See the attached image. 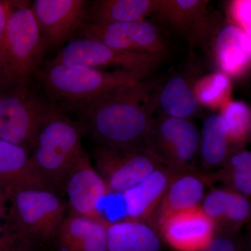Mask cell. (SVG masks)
I'll list each match as a JSON object with an SVG mask.
<instances>
[{"instance_id":"cell-3","label":"cell","mask_w":251,"mask_h":251,"mask_svg":"<svg viewBox=\"0 0 251 251\" xmlns=\"http://www.w3.org/2000/svg\"><path fill=\"white\" fill-rule=\"evenodd\" d=\"M149 73L102 69L50 62L39 69L48 99L59 111L78 112L94 100L148 76Z\"/></svg>"},{"instance_id":"cell-1","label":"cell","mask_w":251,"mask_h":251,"mask_svg":"<svg viewBox=\"0 0 251 251\" xmlns=\"http://www.w3.org/2000/svg\"><path fill=\"white\" fill-rule=\"evenodd\" d=\"M158 92L146 78L125 86L81 109L80 122L99 146L139 147L158 109Z\"/></svg>"},{"instance_id":"cell-26","label":"cell","mask_w":251,"mask_h":251,"mask_svg":"<svg viewBox=\"0 0 251 251\" xmlns=\"http://www.w3.org/2000/svg\"><path fill=\"white\" fill-rule=\"evenodd\" d=\"M224 164L229 182L236 192L244 196L251 193V153L246 150H239L229 152Z\"/></svg>"},{"instance_id":"cell-5","label":"cell","mask_w":251,"mask_h":251,"mask_svg":"<svg viewBox=\"0 0 251 251\" xmlns=\"http://www.w3.org/2000/svg\"><path fill=\"white\" fill-rule=\"evenodd\" d=\"M46 51L30 6L13 1L0 44V82L11 90L29 87Z\"/></svg>"},{"instance_id":"cell-15","label":"cell","mask_w":251,"mask_h":251,"mask_svg":"<svg viewBox=\"0 0 251 251\" xmlns=\"http://www.w3.org/2000/svg\"><path fill=\"white\" fill-rule=\"evenodd\" d=\"M163 237L177 251H201L214 237L215 221L200 206L162 220Z\"/></svg>"},{"instance_id":"cell-18","label":"cell","mask_w":251,"mask_h":251,"mask_svg":"<svg viewBox=\"0 0 251 251\" xmlns=\"http://www.w3.org/2000/svg\"><path fill=\"white\" fill-rule=\"evenodd\" d=\"M156 0H95L87 1L85 23L105 25L140 22L153 15Z\"/></svg>"},{"instance_id":"cell-17","label":"cell","mask_w":251,"mask_h":251,"mask_svg":"<svg viewBox=\"0 0 251 251\" xmlns=\"http://www.w3.org/2000/svg\"><path fill=\"white\" fill-rule=\"evenodd\" d=\"M181 172L162 166L122 193L126 216L140 221L148 218L161 202L175 175Z\"/></svg>"},{"instance_id":"cell-4","label":"cell","mask_w":251,"mask_h":251,"mask_svg":"<svg viewBox=\"0 0 251 251\" xmlns=\"http://www.w3.org/2000/svg\"><path fill=\"white\" fill-rule=\"evenodd\" d=\"M85 126L57 111L41 126L29 150V162L38 179L62 193L67 175L86 152Z\"/></svg>"},{"instance_id":"cell-20","label":"cell","mask_w":251,"mask_h":251,"mask_svg":"<svg viewBox=\"0 0 251 251\" xmlns=\"http://www.w3.org/2000/svg\"><path fill=\"white\" fill-rule=\"evenodd\" d=\"M204 194V183L200 176L179 173L168 186L159 211V221L167 216L198 207Z\"/></svg>"},{"instance_id":"cell-9","label":"cell","mask_w":251,"mask_h":251,"mask_svg":"<svg viewBox=\"0 0 251 251\" xmlns=\"http://www.w3.org/2000/svg\"><path fill=\"white\" fill-rule=\"evenodd\" d=\"M163 54L133 53L112 49L100 41L80 37L69 41L51 61L54 64H72L101 69L149 73L164 58Z\"/></svg>"},{"instance_id":"cell-32","label":"cell","mask_w":251,"mask_h":251,"mask_svg":"<svg viewBox=\"0 0 251 251\" xmlns=\"http://www.w3.org/2000/svg\"><path fill=\"white\" fill-rule=\"evenodd\" d=\"M12 1H3L0 0V44L2 40L6 29V23L9 18L11 7H12Z\"/></svg>"},{"instance_id":"cell-2","label":"cell","mask_w":251,"mask_h":251,"mask_svg":"<svg viewBox=\"0 0 251 251\" xmlns=\"http://www.w3.org/2000/svg\"><path fill=\"white\" fill-rule=\"evenodd\" d=\"M6 193L8 239L23 251L51 247L68 213L61 193L38 185L9 188Z\"/></svg>"},{"instance_id":"cell-23","label":"cell","mask_w":251,"mask_h":251,"mask_svg":"<svg viewBox=\"0 0 251 251\" xmlns=\"http://www.w3.org/2000/svg\"><path fill=\"white\" fill-rule=\"evenodd\" d=\"M227 127L221 115L213 114L204 120L200 139L201 158L204 166L216 168L222 166L229 151Z\"/></svg>"},{"instance_id":"cell-10","label":"cell","mask_w":251,"mask_h":251,"mask_svg":"<svg viewBox=\"0 0 251 251\" xmlns=\"http://www.w3.org/2000/svg\"><path fill=\"white\" fill-rule=\"evenodd\" d=\"M77 34L125 52L163 55L166 52V41L161 31L147 21L105 25L84 23Z\"/></svg>"},{"instance_id":"cell-27","label":"cell","mask_w":251,"mask_h":251,"mask_svg":"<svg viewBox=\"0 0 251 251\" xmlns=\"http://www.w3.org/2000/svg\"><path fill=\"white\" fill-rule=\"evenodd\" d=\"M250 216V203L247 196L227 190L225 201L224 219L231 222L242 223Z\"/></svg>"},{"instance_id":"cell-7","label":"cell","mask_w":251,"mask_h":251,"mask_svg":"<svg viewBox=\"0 0 251 251\" xmlns=\"http://www.w3.org/2000/svg\"><path fill=\"white\" fill-rule=\"evenodd\" d=\"M95 169L112 194H122L164 165L145 148L97 145L92 151Z\"/></svg>"},{"instance_id":"cell-16","label":"cell","mask_w":251,"mask_h":251,"mask_svg":"<svg viewBox=\"0 0 251 251\" xmlns=\"http://www.w3.org/2000/svg\"><path fill=\"white\" fill-rule=\"evenodd\" d=\"M110 223L68 211L51 247L54 251H108Z\"/></svg>"},{"instance_id":"cell-29","label":"cell","mask_w":251,"mask_h":251,"mask_svg":"<svg viewBox=\"0 0 251 251\" xmlns=\"http://www.w3.org/2000/svg\"><path fill=\"white\" fill-rule=\"evenodd\" d=\"M232 24L251 35V1H234L229 6Z\"/></svg>"},{"instance_id":"cell-8","label":"cell","mask_w":251,"mask_h":251,"mask_svg":"<svg viewBox=\"0 0 251 251\" xmlns=\"http://www.w3.org/2000/svg\"><path fill=\"white\" fill-rule=\"evenodd\" d=\"M200 139L197 127L187 119L163 115L153 119L145 148L164 166L187 171L199 151Z\"/></svg>"},{"instance_id":"cell-25","label":"cell","mask_w":251,"mask_h":251,"mask_svg":"<svg viewBox=\"0 0 251 251\" xmlns=\"http://www.w3.org/2000/svg\"><path fill=\"white\" fill-rule=\"evenodd\" d=\"M229 144H243L249 139L251 133V112L243 102H228L222 108Z\"/></svg>"},{"instance_id":"cell-28","label":"cell","mask_w":251,"mask_h":251,"mask_svg":"<svg viewBox=\"0 0 251 251\" xmlns=\"http://www.w3.org/2000/svg\"><path fill=\"white\" fill-rule=\"evenodd\" d=\"M227 192V190H214L204 198L201 209L213 221L224 219L225 201Z\"/></svg>"},{"instance_id":"cell-13","label":"cell","mask_w":251,"mask_h":251,"mask_svg":"<svg viewBox=\"0 0 251 251\" xmlns=\"http://www.w3.org/2000/svg\"><path fill=\"white\" fill-rule=\"evenodd\" d=\"M63 192L67 194L69 212L97 221H108L100 212V205L110 193L87 153L67 175Z\"/></svg>"},{"instance_id":"cell-14","label":"cell","mask_w":251,"mask_h":251,"mask_svg":"<svg viewBox=\"0 0 251 251\" xmlns=\"http://www.w3.org/2000/svg\"><path fill=\"white\" fill-rule=\"evenodd\" d=\"M208 0H156L153 16L184 37L191 49L200 45L209 21Z\"/></svg>"},{"instance_id":"cell-22","label":"cell","mask_w":251,"mask_h":251,"mask_svg":"<svg viewBox=\"0 0 251 251\" xmlns=\"http://www.w3.org/2000/svg\"><path fill=\"white\" fill-rule=\"evenodd\" d=\"M158 108L165 116L188 119L198 112L199 103L193 82L184 75L171 77L158 91Z\"/></svg>"},{"instance_id":"cell-21","label":"cell","mask_w":251,"mask_h":251,"mask_svg":"<svg viewBox=\"0 0 251 251\" xmlns=\"http://www.w3.org/2000/svg\"><path fill=\"white\" fill-rule=\"evenodd\" d=\"M0 184L6 190L25 186H46L34 174L29 150L0 140ZM49 187V186H48Z\"/></svg>"},{"instance_id":"cell-11","label":"cell","mask_w":251,"mask_h":251,"mask_svg":"<svg viewBox=\"0 0 251 251\" xmlns=\"http://www.w3.org/2000/svg\"><path fill=\"white\" fill-rule=\"evenodd\" d=\"M87 1L35 0L30 9L46 49L64 46L85 23Z\"/></svg>"},{"instance_id":"cell-33","label":"cell","mask_w":251,"mask_h":251,"mask_svg":"<svg viewBox=\"0 0 251 251\" xmlns=\"http://www.w3.org/2000/svg\"><path fill=\"white\" fill-rule=\"evenodd\" d=\"M0 251H21L14 244L6 239L0 237Z\"/></svg>"},{"instance_id":"cell-24","label":"cell","mask_w":251,"mask_h":251,"mask_svg":"<svg viewBox=\"0 0 251 251\" xmlns=\"http://www.w3.org/2000/svg\"><path fill=\"white\" fill-rule=\"evenodd\" d=\"M228 76L223 72H216L198 81L193 86L198 103L218 108L228 103L229 95Z\"/></svg>"},{"instance_id":"cell-6","label":"cell","mask_w":251,"mask_h":251,"mask_svg":"<svg viewBox=\"0 0 251 251\" xmlns=\"http://www.w3.org/2000/svg\"><path fill=\"white\" fill-rule=\"evenodd\" d=\"M57 111L29 87L0 94V140L30 150L41 126Z\"/></svg>"},{"instance_id":"cell-31","label":"cell","mask_w":251,"mask_h":251,"mask_svg":"<svg viewBox=\"0 0 251 251\" xmlns=\"http://www.w3.org/2000/svg\"><path fill=\"white\" fill-rule=\"evenodd\" d=\"M8 216V197L6 188L0 184V237H6V226ZM11 242V241H10Z\"/></svg>"},{"instance_id":"cell-30","label":"cell","mask_w":251,"mask_h":251,"mask_svg":"<svg viewBox=\"0 0 251 251\" xmlns=\"http://www.w3.org/2000/svg\"><path fill=\"white\" fill-rule=\"evenodd\" d=\"M201 251H239L232 240L226 237H213Z\"/></svg>"},{"instance_id":"cell-19","label":"cell","mask_w":251,"mask_h":251,"mask_svg":"<svg viewBox=\"0 0 251 251\" xmlns=\"http://www.w3.org/2000/svg\"><path fill=\"white\" fill-rule=\"evenodd\" d=\"M108 251H159V238L148 225L125 220L108 226Z\"/></svg>"},{"instance_id":"cell-12","label":"cell","mask_w":251,"mask_h":251,"mask_svg":"<svg viewBox=\"0 0 251 251\" xmlns=\"http://www.w3.org/2000/svg\"><path fill=\"white\" fill-rule=\"evenodd\" d=\"M225 74L237 75L251 60V37L222 18L209 15V24L201 44Z\"/></svg>"}]
</instances>
